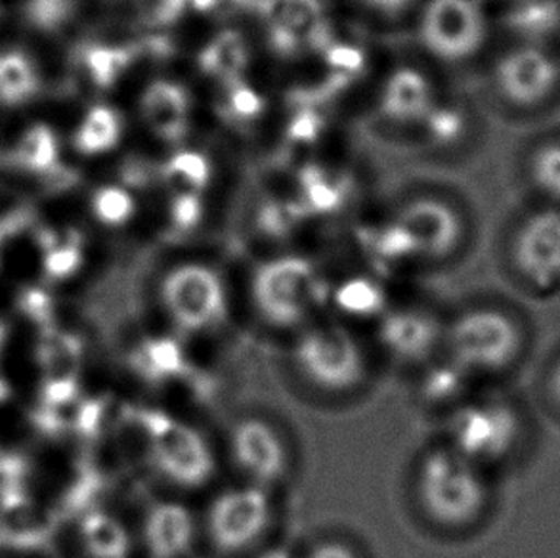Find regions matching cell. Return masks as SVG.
I'll use <instances>...</instances> for the list:
<instances>
[{"label": "cell", "mask_w": 560, "mask_h": 558, "mask_svg": "<svg viewBox=\"0 0 560 558\" xmlns=\"http://www.w3.org/2000/svg\"><path fill=\"white\" fill-rule=\"evenodd\" d=\"M530 350V325L501 304H475L444 322L442 360L470 383L498 385L523 368Z\"/></svg>", "instance_id": "obj_1"}, {"label": "cell", "mask_w": 560, "mask_h": 558, "mask_svg": "<svg viewBox=\"0 0 560 558\" xmlns=\"http://www.w3.org/2000/svg\"><path fill=\"white\" fill-rule=\"evenodd\" d=\"M413 501L436 532L467 534L480 528L495 503L493 475L442 440L417 457Z\"/></svg>", "instance_id": "obj_2"}, {"label": "cell", "mask_w": 560, "mask_h": 558, "mask_svg": "<svg viewBox=\"0 0 560 558\" xmlns=\"http://www.w3.org/2000/svg\"><path fill=\"white\" fill-rule=\"evenodd\" d=\"M444 440L493 475L526 452L530 442L528 414L508 394L465 398L450 411Z\"/></svg>", "instance_id": "obj_3"}, {"label": "cell", "mask_w": 560, "mask_h": 558, "mask_svg": "<svg viewBox=\"0 0 560 558\" xmlns=\"http://www.w3.org/2000/svg\"><path fill=\"white\" fill-rule=\"evenodd\" d=\"M289 363L312 393L335 398L362 391L372 375L364 342L339 322L316 319L296 332L289 347Z\"/></svg>", "instance_id": "obj_4"}, {"label": "cell", "mask_w": 560, "mask_h": 558, "mask_svg": "<svg viewBox=\"0 0 560 558\" xmlns=\"http://www.w3.org/2000/svg\"><path fill=\"white\" fill-rule=\"evenodd\" d=\"M278 516L276 491L240 483L217 491L199 516L201 542L219 557H250L265 547Z\"/></svg>", "instance_id": "obj_5"}, {"label": "cell", "mask_w": 560, "mask_h": 558, "mask_svg": "<svg viewBox=\"0 0 560 558\" xmlns=\"http://www.w3.org/2000/svg\"><path fill=\"white\" fill-rule=\"evenodd\" d=\"M219 453L203 430L167 414L144 422V460L161 484L183 493L203 490L219 475Z\"/></svg>", "instance_id": "obj_6"}, {"label": "cell", "mask_w": 560, "mask_h": 558, "mask_svg": "<svg viewBox=\"0 0 560 558\" xmlns=\"http://www.w3.org/2000/svg\"><path fill=\"white\" fill-rule=\"evenodd\" d=\"M250 299L258 317L276 332L291 333L316 322L327 291L314 266L299 257H281L260 266Z\"/></svg>", "instance_id": "obj_7"}, {"label": "cell", "mask_w": 560, "mask_h": 558, "mask_svg": "<svg viewBox=\"0 0 560 558\" xmlns=\"http://www.w3.org/2000/svg\"><path fill=\"white\" fill-rule=\"evenodd\" d=\"M160 306L168 325L186 337L219 333L230 316L226 286L219 272L196 263L176 266L165 274Z\"/></svg>", "instance_id": "obj_8"}, {"label": "cell", "mask_w": 560, "mask_h": 558, "mask_svg": "<svg viewBox=\"0 0 560 558\" xmlns=\"http://www.w3.org/2000/svg\"><path fill=\"white\" fill-rule=\"evenodd\" d=\"M224 447L240 483L278 491L295 473L291 442L280 425L268 417H237L228 427Z\"/></svg>", "instance_id": "obj_9"}, {"label": "cell", "mask_w": 560, "mask_h": 558, "mask_svg": "<svg viewBox=\"0 0 560 558\" xmlns=\"http://www.w3.org/2000/svg\"><path fill=\"white\" fill-rule=\"evenodd\" d=\"M511 263L516 278L530 293L555 297L560 293V211L536 212L518 228Z\"/></svg>", "instance_id": "obj_10"}, {"label": "cell", "mask_w": 560, "mask_h": 558, "mask_svg": "<svg viewBox=\"0 0 560 558\" xmlns=\"http://www.w3.org/2000/svg\"><path fill=\"white\" fill-rule=\"evenodd\" d=\"M501 96L516 107L544 106L560 84V66L546 46L518 45L495 68Z\"/></svg>", "instance_id": "obj_11"}, {"label": "cell", "mask_w": 560, "mask_h": 558, "mask_svg": "<svg viewBox=\"0 0 560 558\" xmlns=\"http://www.w3.org/2000/svg\"><path fill=\"white\" fill-rule=\"evenodd\" d=\"M423 43L444 60H463L477 53L486 37L478 0H431L421 25Z\"/></svg>", "instance_id": "obj_12"}, {"label": "cell", "mask_w": 560, "mask_h": 558, "mask_svg": "<svg viewBox=\"0 0 560 558\" xmlns=\"http://www.w3.org/2000/svg\"><path fill=\"white\" fill-rule=\"evenodd\" d=\"M199 542V516L186 503L160 499L148 507L140 524V544L148 558H189Z\"/></svg>", "instance_id": "obj_13"}, {"label": "cell", "mask_w": 560, "mask_h": 558, "mask_svg": "<svg viewBox=\"0 0 560 558\" xmlns=\"http://www.w3.org/2000/svg\"><path fill=\"white\" fill-rule=\"evenodd\" d=\"M394 224L408 237L413 255L421 257H446L462 237V222L454 209L436 199L406 205Z\"/></svg>", "instance_id": "obj_14"}, {"label": "cell", "mask_w": 560, "mask_h": 558, "mask_svg": "<svg viewBox=\"0 0 560 558\" xmlns=\"http://www.w3.org/2000/svg\"><path fill=\"white\" fill-rule=\"evenodd\" d=\"M444 324L423 312L386 314L378 327V342L401 363H421L442 348Z\"/></svg>", "instance_id": "obj_15"}, {"label": "cell", "mask_w": 560, "mask_h": 558, "mask_svg": "<svg viewBox=\"0 0 560 558\" xmlns=\"http://www.w3.org/2000/svg\"><path fill=\"white\" fill-rule=\"evenodd\" d=\"M188 92L171 81H155L142 96L145 125L167 142L183 140L188 129Z\"/></svg>", "instance_id": "obj_16"}, {"label": "cell", "mask_w": 560, "mask_h": 558, "mask_svg": "<svg viewBox=\"0 0 560 558\" xmlns=\"http://www.w3.org/2000/svg\"><path fill=\"white\" fill-rule=\"evenodd\" d=\"M521 45L546 46L560 35V0H515L505 15Z\"/></svg>", "instance_id": "obj_17"}, {"label": "cell", "mask_w": 560, "mask_h": 558, "mask_svg": "<svg viewBox=\"0 0 560 558\" xmlns=\"http://www.w3.org/2000/svg\"><path fill=\"white\" fill-rule=\"evenodd\" d=\"M381 107L394 121H416L431 109V89L421 73L398 69L386 83Z\"/></svg>", "instance_id": "obj_18"}, {"label": "cell", "mask_w": 560, "mask_h": 558, "mask_svg": "<svg viewBox=\"0 0 560 558\" xmlns=\"http://www.w3.org/2000/svg\"><path fill=\"white\" fill-rule=\"evenodd\" d=\"M262 14L272 30L288 31L301 45L318 38L322 27L319 0H265Z\"/></svg>", "instance_id": "obj_19"}, {"label": "cell", "mask_w": 560, "mask_h": 558, "mask_svg": "<svg viewBox=\"0 0 560 558\" xmlns=\"http://www.w3.org/2000/svg\"><path fill=\"white\" fill-rule=\"evenodd\" d=\"M199 63L205 73L230 84L235 83L247 66V45L240 33L224 31L205 46Z\"/></svg>", "instance_id": "obj_20"}, {"label": "cell", "mask_w": 560, "mask_h": 558, "mask_svg": "<svg viewBox=\"0 0 560 558\" xmlns=\"http://www.w3.org/2000/svg\"><path fill=\"white\" fill-rule=\"evenodd\" d=\"M83 539L91 558H130L135 551L130 530L107 514H96L86 521Z\"/></svg>", "instance_id": "obj_21"}, {"label": "cell", "mask_w": 560, "mask_h": 558, "mask_svg": "<svg viewBox=\"0 0 560 558\" xmlns=\"http://www.w3.org/2000/svg\"><path fill=\"white\" fill-rule=\"evenodd\" d=\"M532 184L551 204L560 205V142L539 146L530 159Z\"/></svg>", "instance_id": "obj_22"}, {"label": "cell", "mask_w": 560, "mask_h": 558, "mask_svg": "<svg viewBox=\"0 0 560 558\" xmlns=\"http://www.w3.org/2000/svg\"><path fill=\"white\" fill-rule=\"evenodd\" d=\"M119 137H121L119 117L107 107H96L84 123L81 146L83 150L91 153H100V151L112 150Z\"/></svg>", "instance_id": "obj_23"}, {"label": "cell", "mask_w": 560, "mask_h": 558, "mask_svg": "<svg viewBox=\"0 0 560 558\" xmlns=\"http://www.w3.org/2000/svg\"><path fill=\"white\" fill-rule=\"evenodd\" d=\"M167 178L183 184L188 191L197 194L207 188L211 181V163L199 151H178L175 158L168 161Z\"/></svg>", "instance_id": "obj_24"}, {"label": "cell", "mask_w": 560, "mask_h": 558, "mask_svg": "<svg viewBox=\"0 0 560 558\" xmlns=\"http://www.w3.org/2000/svg\"><path fill=\"white\" fill-rule=\"evenodd\" d=\"M335 301L350 314H373L381 310L383 294L381 289L368 279H350L337 289Z\"/></svg>", "instance_id": "obj_25"}, {"label": "cell", "mask_w": 560, "mask_h": 558, "mask_svg": "<svg viewBox=\"0 0 560 558\" xmlns=\"http://www.w3.org/2000/svg\"><path fill=\"white\" fill-rule=\"evenodd\" d=\"M303 188L311 211H335L341 205V191L316 166L304 171Z\"/></svg>", "instance_id": "obj_26"}, {"label": "cell", "mask_w": 560, "mask_h": 558, "mask_svg": "<svg viewBox=\"0 0 560 558\" xmlns=\"http://www.w3.org/2000/svg\"><path fill=\"white\" fill-rule=\"evenodd\" d=\"M94 211L102 222L119 226L135 214V199L130 197L129 191L109 186V188L100 189L96 194Z\"/></svg>", "instance_id": "obj_27"}, {"label": "cell", "mask_w": 560, "mask_h": 558, "mask_svg": "<svg viewBox=\"0 0 560 558\" xmlns=\"http://www.w3.org/2000/svg\"><path fill=\"white\" fill-rule=\"evenodd\" d=\"M539 398L549 416L560 422V348L544 363L538 381Z\"/></svg>", "instance_id": "obj_28"}, {"label": "cell", "mask_w": 560, "mask_h": 558, "mask_svg": "<svg viewBox=\"0 0 560 558\" xmlns=\"http://www.w3.org/2000/svg\"><path fill=\"white\" fill-rule=\"evenodd\" d=\"M228 106L237 119H255V117L262 114L265 102L258 96L255 89L243 84L242 81H235V83L230 84Z\"/></svg>", "instance_id": "obj_29"}, {"label": "cell", "mask_w": 560, "mask_h": 558, "mask_svg": "<svg viewBox=\"0 0 560 558\" xmlns=\"http://www.w3.org/2000/svg\"><path fill=\"white\" fill-rule=\"evenodd\" d=\"M299 558H364L362 551L345 537H322Z\"/></svg>", "instance_id": "obj_30"}, {"label": "cell", "mask_w": 560, "mask_h": 558, "mask_svg": "<svg viewBox=\"0 0 560 558\" xmlns=\"http://www.w3.org/2000/svg\"><path fill=\"white\" fill-rule=\"evenodd\" d=\"M329 68L342 77L357 75L364 68V54L357 46L334 45L326 54Z\"/></svg>", "instance_id": "obj_31"}, {"label": "cell", "mask_w": 560, "mask_h": 558, "mask_svg": "<svg viewBox=\"0 0 560 558\" xmlns=\"http://www.w3.org/2000/svg\"><path fill=\"white\" fill-rule=\"evenodd\" d=\"M429 129L432 135L442 140V142H452L457 137H462L463 123L462 115L454 112V109H436V112H429Z\"/></svg>", "instance_id": "obj_32"}, {"label": "cell", "mask_w": 560, "mask_h": 558, "mask_svg": "<svg viewBox=\"0 0 560 558\" xmlns=\"http://www.w3.org/2000/svg\"><path fill=\"white\" fill-rule=\"evenodd\" d=\"M171 219L175 222L176 228L180 230H189L196 226L201 219V201L194 191H183L180 196H176L171 205Z\"/></svg>", "instance_id": "obj_33"}, {"label": "cell", "mask_w": 560, "mask_h": 558, "mask_svg": "<svg viewBox=\"0 0 560 558\" xmlns=\"http://www.w3.org/2000/svg\"><path fill=\"white\" fill-rule=\"evenodd\" d=\"M217 2L219 0H165L161 7V18L165 22H171L188 12H209L217 7Z\"/></svg>", "instance_id": "obj_34"}, {"label": "cell", "mask_w": 560, "mask_h": 558, "mask_svg": "<svg viewBox=\"0 0 560 558\" xmlns=\"http://www.w3.org/2000/svg\"><path fill=\"white\" fill-rule=\"evenodd\" d=\"M322 130V119L312 112H303L296 115L291 127H289V137L295 142H314L319 137Z\"/></svg>", "instance_id": "obj_35"}, {"label": "cell", "mask_w": 560, "mask_h": 558, "mask_svg": "<svg viewBox=\"0 0 560 558\" xmlns=\"http://www.w3.org/2000/svg\"><path fill=\"white\" fill-rule=\"evenodd\" d=\"M368 7L375 8L383 14H400L411 4V0H364Z\"/></svg>", "instance_id": "obj_36"}, {"label": "cell", "mask_w": 560, "mask_h": 558, "mask_svg": "<svg viewBox=\"0 0 560 558\" xmlns=\"http://www.w3.org/2000/svg\"><path fill=\"white\" fill-rule=\"evenodd\" d=\"M253 558H299L293 557L288 549H283V547H276V545H265L260 551L255 553V555H250Z\"/></svg>", "instance_id": "obj_37"}]
</instances>
